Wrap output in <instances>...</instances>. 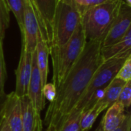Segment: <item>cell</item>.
I'll return each mask as SVG.
<instances>
[{"instance_id": "obj_25", "label": "cell", "mask_w": 131, "mask_h": 131, "mask_svg": "<svg viewBox=\"0 0 131 131\" xmlns=\"http://www.w3.org/2000/svg\"><path fill=\"white\" fill-rule=\"evenodd\" d=\"M42 94L45 100L50 103L53 102L56 97V87L53 83H47L42 88Z\"/></svg>"}, {"instance_id": "obj_16", "label": "cell", "mask_w": 131, "mask_h": 131, "mask_svg": "<svg viewBox=\"0 0 131 131\" xmlns=\"http://www.w3.org/2000/svg\"><path fill=\"white\" fill-rule=\"evenodd\" d=\"M107 109V106L98 100L92 107L85 111H83L80 120V130H90L98 116Z\"/></svg>"}, {"instance_id": "obj_19", "label": "cell", "mask_w": 131, "mask_h": 131, "mask_svg": "<svg viewBox=\"0 0 131 131\" xmlns=\"http://www.w3.org/2000/svg\"><path fill=\"white\" fill-rule=\"evenodd\" d=\"M5 2L9 11H11L15 15L21 31L23 27L25 0H5Z\"/></svg>"}, {"instance_id": "obj_6", "label": "cell", "mask_w": 131, "mask_h": 131, "mask_svg": "<svg viewBox=\"0 0 131 131\" xmlns=\"http://www.w3.org/2000/svg\"><path fill=\"white\" fill-rule=\"evenodd\" d=\"M35 14L39 31L48 49L52 45L53 24L59 0H29Z\"/></svg>"}, {"instance_id": "obj_22", "label": "cell", "mask_w": 131, "mask_h": 131, "mask_svg": "<svg viewBox=\"0 0 131 131\" xmlns=\"http://www.w3.org/2000/svg\"><path fill=\"white\" fill-rule=\"evenodd\" d=\"M6 78L7 72L3 50V39H0V93H5V83Z\"/></svg>"}, {"instance_id": "obj_28", "label": "cell", "mask_w": 131, "mask_h": 131, "mask_svg": "<svg viewBox=\"0 0 131 131\" xmlns=\"http://www.w3.org/2000/svg\"><path fill=\"white\" fill-rule=\"evenodd\" d=\"M0 131H10L8 123L2 115L0 118Z\"/></svg>"}, {"instance_id": "obj_27", "label": "cell", "mask_w": 131, "mask_h": 131, "mask_svg": "<svg viewBox=\"0 0 131 131\" xmlns=\"http://www.w3.org/2000/svg\"><path fill=\"white\" fill-rule=\"evenodd\" d=\"M7 95L8 94H5V93H0V118L2 117V114L4 107H5V102L7 100Z\"/></svg>"}, {"instance_id": "obj_12", "label": "cell", "mask_w": 131, "mask_h": 131, "mask_svg": "<svg viewBox=\"0 0 131 131\" xmlns=\"http://www.w3.org/2000/svg\"><path fill=\"white\" fill-rule=\"evenodd\" d=\"M101 56L103 62L112 59H127L131 56V29L118 42L101 47Z\"/></svg>"}, {"instance_id": "obj_4", "label": "cell", "mask_w": 131, "mask_h": 131, "mask_svg": "<svg viewBox=\"0 0 131 131\" xmlns=\"http://www.w3.org/2000/svg\"><path fill=\"white\" fill-rule=\"evenodd\" d=\"M126 59H112L103 62L93 74L87 88L74 109L85 111L90 107L96 93L104 90L115 78Z\"/></svg>"}, {"instance_id": "obj_30", "label": "cell", "mask_w": 131, "mask_h": 131, "mask_svg": "<svg viewBox=\"0 0 131 131\" xmlns=\"http://www.w3.org/2000/svg\"><path fill=\"white\" fill-rule=\"evenodd\" d=\"M123 1L125 2V4H127L128 6L131 7V0H123Z\"/></svg>"}, {"instance_id": "obj_29", "label": "cell", "mask_w": 131, "mask_h": 131, "mask_svg": "<svg viewBox=\"0 0 131 131\" xmlns=\"http://www.w3.org/2000/svg\"><path fill=\"white\" fill-rule=\"evenodd\" d=\"M46 131H57V128L53 124H50V125L48 126Z\"/></svg>"}, {"instance_id": "obj_8", "label": "cell", "mask_w": 131, "mask_h": 131, "mask_svg": "<svg viewBox=\"0 0 131 131\" xmlns=\"http://www.w3.org/2000/svg\"><path fill=\"white\" fill-rule=\"evenodd\" d=\"M39 32L38 21L30 1L25 0L23 27L21 30V46L28 52L31 53H34L36 48Z\"/></svg>"}, {"instance_id": "obj_1", "label": "cell", "mask_w": 131, "mask_h": 131, "mask_svg": "<svg viewBox=\"0 0 131 131\" xmlns=\"http://www.w3.org/2000/svg\"><path fill=\"white\" fill-rule=\"evenodd\" d=\"M101 49V42L87 41L80 56L56 90L54 100L49 104L45 116L47 126L53 124L58 131L74 108L93 74L103 63Z\"/></svg>"}, {"instance_id": "obj_14", "label": "cell", "mask_w": 131, "mask_h": 131, "mask_svg": "<svg viewBox=\"0 0 131 131\" xmlns=\"http://www.w3.org/2000/svg\"><path fill=\"white\" fill-rule=\"evenodd\" d=\"M100 126L103 131H113L118 127L126 117L125 108L118 102L107 109Z\"/></svg>"}, {"instance_id": "obj_31", "label": "cell", "mask_w": 131, "mask_h": 131, "mask_svg": "<svg viewBox=\"0 0 131 131\" xmlns=\"http://www.w3.org/2000/svg\"><path fill=\"white\" fill-rule=\"evenodd\" d=\"M95 131H97V130H95Z\"/></svg>"}, {"instance_id": "obj_18", "label": "cell", "mask_w": 131, "mask_h": 131, "mask_svg": "<svg viewBox=\"0 0 131 131\" xmlns=\"http://www.w3.org/2000/svg\"><path fill=\"white\" fill-rule=\"evenodd\" d=\"M82 111L73 109L58 131H81L80 120Z\"/></svg>"}, {"instance_id": "obj_17", "label": "cell", "mask_w": 131, "mask_h": 131, "mask_svg": "<svg viewBox=\"0 0 131 131\" xmlns=\"http://www.w3.org/2000/svg\"><path fill=\"white\" fill-rule=\"evenodd\" d=\"M126 83L124 81L118 80L117 78H114L110 84L105 88L104 95L100 100L104 103L107 107H110L111 105H113L114 103L117 101L118 97L120 95V93L121 90L123 89L124 86Z\"/></svg>"}, {"instance_id": "obj_13", "label": "cell", "mask_w": 131, "mask_h": 131, "mask_svg": "<svg viewBox=\"0 0 131 131\" xmlns=\"http://www.w3.org/2000/svg\"><path fill=\"white\" fill-rule=\"evenodd\" d=\"M22 113V131H42L41 115L35 113L27 96L20 98Z\"/></svg>"}, {"instance_id": "obj_9", "label": "cell", "mask_w": 131, "mask_h": 131, "mask_svg": "<svg viewBox=\"0 0 131 131\" xmlns=\"http://www.w3.org/2000/svg\"><path fill=\"white\" fill-rule=\"evenodd\" d=\"M31 64L32 53L28 52L23 46H21L18 65L15 72L16 83L14 93L19 98L27 96L31 74Z\"/></svg>"}, {"instance_id": "obj_15", "label": "cell", "mask_w": 131, "mask_h": 131, "mask_svg": "<svg viewBox=\"0 0 131 131\" xmlns=\"http://www.w3.org/2000/svg\"><path fill=\"white\" fill-rule=\"evenodd\" d=\"M36 64L40 73L42 86H44L48 81V56H49V49L43 40L41 33L39 32L37 40V45L35 50Z\"/></svg>"}, {"instance_id": "obj_21", "label": "cell", "mask_w": 131, "mask_h": 131, "mask_svg": "<svg viewBox=\"0 0 131 131\" xmlns=\"http://www.w3.org/2000/svg\"><path fill=\"white\" fill-rule=\"evenodd\" d=\"M9 8L5 0H0V39H4L5 32L9 25Z\"/></svg>"}, {"instance_id": "obj_5", "label": "cell", "mask_w": 131, "mask_h": 131, "mask_svg": "<svg viewBox=\"0 0 131 131\" xmlns=\"http://www.w3.org/2000/svg\"><path fill=\"white\" fill-rule=\"evenodd\" d=\"M80 22V13L59 0L54 18L53 40L51 48L64 45L73 35Z\"/></svg>"}, {"instance_id": "obj_7", "label": "cell", "mask_w": 131, "mask_h": 131, "mask_svg": "<svg viewBox=\"0 0 131 131\" xmlns=\"http://www.w3.org/2000/svg\"><path fill=\"white\" fill-rule=\"evenodd\" d=\"M131 29V7L122 0L118 13L104 39L101 47L111 46L121 40Z\"/></svg>"}, {"instance_id": "obj_10", "label": "cell", "mask_w": 131, "mask_h": 131, "mask_svg": "<svg viewBox=\"0 0 131 131\" xmlns=\"http://www.w3.org/2000/svg\"><path fill=\"white\" fill-rule=\"evenodd\" d=\"M42 83L40 73L36 64L35 53H32V64L31 74L28 84L27 97L29 99L36 113L41 115V112L44 110L45 106V100L42 94Z\"/></svg>"}, {"instance_id": "obj_23", "label": "cell", "mask_w": 131, "mask_h": 131, "mask_svg": "<svg viewBox=\"0 0 131 131\" xmlns=\"http://www.w3.org/2000/svg\"><path fill=\"white\" fill-rule=\"evenodd\" d=\"M125 109L129 108L131 105V80L125 83L118 97L117 101Z\"/></svg>"}, {"instance_id": "obj_3", "label": "cell", "mask_w": 131, "mask_h": 131, "mask_svg": "<svg viewBox=\"0 0 131 131\" xmlns=\"http://www.w3.org/2000/svg\"><path fill=\"white\" fill-rule=\"evenodd\" d=\"M122 0H111L86 10L81 15V23L87 41L103 42L115 17Z\"/></svg>"}, {"instance_id": "obj_2", "label": "cell", "mask_w": 131, "mask_h": 131, "mask_svg": "<svg viewBox=\"0 0 131 131\" xmlns=\"http://www.w3.org/2000/svg\"><path fill=\"white\" fill-rule=\"evenodd\" d=\"M87 39L80 22L71 38L61 46H52L49 49L53 64V83L56 90L61 86L82 53Z\"/></svg>"}, {"instance_id": "obj_26", "label": "cell", "mask_w": 131, "mask_h": 131, "mask_svg": "<svg viewBox=\"0 0 131 131\" xmlns=\"http://www.w3.org/2000/svg\"><path fill=\"white\" fill-rule=\"evenodd\" d=\"M131 129V117L130 113L126 114V117L124 119V120L122 122V124L117 127L115 130H114L113 131H130ZM97 131H103L101 126L99 125L97 127V128L96 129Z\"/></svg>"}, {"instance_id": "obj_24", "label": "cell", "mask_w": 131, "mask_h": 131, "mask_svg": "<svg viewBox=\"0 0 131 131\" xmlns=\"http://www.w3.org/2000/svg\"><path fill=\"white\" fill-rule=\"evenodd\" d=\"M115 78L127 83L131 80V56L126 59L125 62L121 66L117 72Z\"/></svg>"}, {"instance_id": "obj_11", "label": "cell", "mask_w": 131, "mask_h": 131, "mask_svg": "<svg viewBox=\"0 0 131 131\" xmlns=\"http://www.w3.org/2000/svg\"><path fill=\"white\" fill-rule=\"evenodd\" d=\"M6 120L10 131H22V113L21 100L14 91L7 95V100L2 114Z\"/></svg>"}, {"instance_id": "obj_20", "label": "cell", "mask_w": 131, "mask_h": 131, "mask_svg": "<svg viewBox=\"0 0 131 131\" xmlns=\"http://www.w3.org/2000/svg\"><path fill=\"white\" fill-rule=\"evenodd\" d=\"M63 2L71 6L76 11H78L81 15L86 10L102 4L104 2L111 0H61Z\"/></svg>"}]
</instances>
